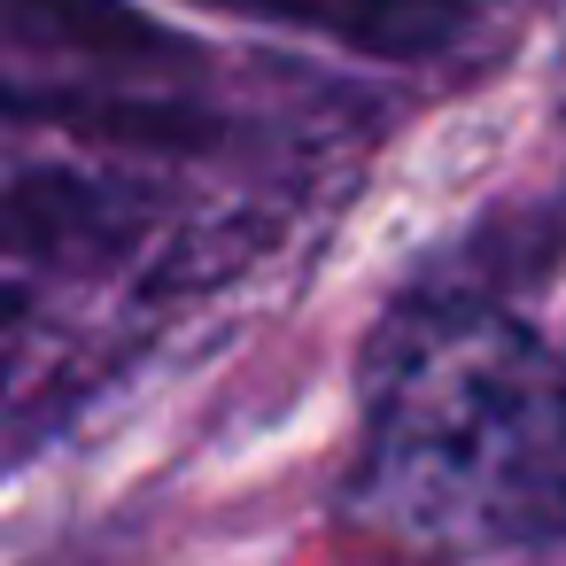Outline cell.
Instances as JSON below:
<instances>
[{"label":"cell","instance_id":"cell-1","mask_svg":"<svg viewBox=\"0 0 566 566\" xmlns=\"http://www.w3.org/2000/svg\"><path fill=\"white\" fill-rule=\"evenodd\" d=\"M357 504L427 551L566 527V373L504 318L403 326L373 388Z\"/></svg>","mask_w":566,"mask_h":566},{"label":"cell","instance_id":"cell-2","mask_svg":"<svg viewBox=\"0 0 566 566\" xmlns=\"http://www.w3.org/2000/svg\"><path fill=\"white\" fill-rule=\"evenodd\" d=\"M202 48L133 0H0V117L179 148L202 133Z\"/></svg>","mask_w":566,"mask_h":566},{"label":"cell","instance_id":"cell-3","mask_svg":"<svg viewBox=\"0 0 566 566\" xmlns=\"http://www.w3.org/2000/svg\"><path fill=\"white\" fill-rule=\"evenodd\" d=\"M195 9L287 24V32H311V40H334V48H357V55H388V63L434 55L458 32L450 0H195Z\"/></svg>","mask_w":566,"mask_h":566},{"label":"cell","instance_id":"cell-4","mask_svg":"<svg viewBox=\"0 0 566 566\" xmlns=\"http://www.w3.org/2000/svg\"><path fill=\"white\" fill-rule=\"evenodd\" d=\"M9 326H17V295L0 287V342H9Z\"/></svg>","mask_w":566,"mask_h":566}]
</instances>
